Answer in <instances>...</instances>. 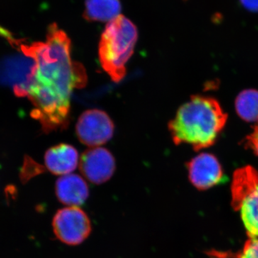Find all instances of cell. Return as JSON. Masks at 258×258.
<instances>
[{
  "instance_id": "1",
  "label": "cell",
  "mask_w": 258,
  "mask_h": 258,
  "mask_svg": "<svg viewBox=\"0 0 258 258\" xmlns=\"http://www.w3.org/2000/svg\"><path fill=\"white\" fill-rule=\"evenodd\" d=\"M18 46L34 60L25 93L34 106L32 116L45 132L64 129L69 124L73 91L87 82L82 64L72 60L71 40L53 23L47 28L46 41Z\"/></svg>"
},
{
  "instance_id": "2",
  "label": "cell",
  "mask_w": 258,
  "mask_h": 258,
  "mask_svg": "<svg viewBox=\"0 0 258 258\" xmlns=\"http://www.w3.org/2000/svg\"><path fill=\"white\" fill-rule=\"evenodd\" d=\"M219 102L211 97L194 96L180 107L169 123L173 142L187 144L195 151L211 147L227 123Z\"/></svg>"
},
{
  "instance_id": "3",
  "label": "cell",
  "mask_w": 258,
  "mask_h": 258,
  "mask_svg": "<svg viewBox=\"0 0 258 258\" xmlns=\"http://www.w3.org/2000/svg\"><path fill=\"white\" fill-rule=\"evenodd\" d=\"M137 40V27L123 15L107 24L100 40L98 56L102 68L114 82L124 79L125 64L133 55Z\"/></svg>"
},
{
  "instance_id": "4",
  "label": "cell",
  "mask_w": 258,
  "mask_h": 258,
  "mask_svg": "<svg viewBox=\"0 0 258 258\" xmlns=\"http://www.w3.org/2000/svg\"><path fill=\"white\" fill-rule=\"evenodd\" d=\"M231 193L232 208L240 212L249 237H258V171L250 166L237 169Z\"/></svg>"
},
{
  "instance_id": "5",
  "label": "cell",
  "mask_w": 258,
  "mask_h": 258,
  "mask_svg": "<svg viewBox=\"0 0 258 258\" xmlns=\"http://www.w3.org/2000/svg\"><path fill=\"white\" fill-rule=\"evenodd\" d=\"M52 225L55 237L71 246L82 244L92 231L89 217L80 207H66L57 210Z\"/></svg>"
},
{
  "instance_id": "6",
  "label": "cell",
  "mask_w": 258,
  "mask_h": 258,
  "mask_svg": "<svg viewBox=\"0 0 258 258\" xmlns=\"http://www.w3.org/2000/svg\"><path fill=\"white\" fill-rule=\"evenodd\" d=\"M114 125L106 112L98 109L83 112L76 124L80 142L90 147H98L111 140Z\"/></svg>"
},
{
  "instance_id": "7",
  "label": "cell",
  "mask_w": 258,
  "mask_h": 258,
  "mask_svg": "<svg viewBox=\"0 0 258 258\" xmlns=\"http://www.w3.org/2000/svg\"><path fill=\"white\" fill-rule=\"evenodd\" d=\"M79 168L83 176L90 182L102 184L111 179L114 174L115 159L108 149L93 148L83 153Z\"/></svg>"
},
{
  "instance_id": "8",
  "label": "cell",
  "mask_w": 258,
  "mask_h": 258,
  "mask_svg": "<svg viewBox=\"0 0 258 258\" xmlns=\"http://www.w3.org/2000/svg\"><path fill=\"white\" fill-rule=\"evenodd\" d=\"M191 184L200 190L209 189L223 182L225 177L220 161L213 154L203 153L187 164Z\"/></svg>"
},
{
  "instance_id": "9",
  "label": "cell",
  "mask_w": 258,
  "mask_h": 258,
  "mask_svg": "<svg viewBox=\"0 0 258 258\" xmlns=\"http://www.w3.org/2000/svg\"><path fill=\"white\" fill-rule=\"evenodd\" d=\"M33 66L34 60L26 55L5 59L0 62V83L13 86L16 96L25 97Z\"/></svg>"
},
{
  "instance_id": "10",
  "label": "cell",
  "mask_w": 258,
  "mask_h": 258,
  "mask_svg": "<svg viewBox=\"0 0 258 258\" xmlns=\"http://www.w3.org/2000/svg\"><path fill=\"white\" fill-rule=\"evenodd\" d=\"M57 200L67 207H80L89 197V187L86 181L78 174L60 176L55 183Z\"/></svg>"
},
{
  "instance_id": "11",
  "label": "cell",
  "mask_w": 258,
  "mask_h": 258,
  "mask_svg": "<svg viewBox=\"0 0 258 258\" xmlns=\"http://www.w3.org/2000/svg\"><path fill=\"white\" fill-rule=\"evenodd\" d=\"M47 170L61 176L71 174L79 165V153L69 144H60L50 148L45 155Z\"/></svg>"
},
{
  "instance_id": "12",
  "label": "cell",
  "mask_w": 258,
  "mask_h": 258,
  "mask_svg": "<svg viewBox=\"0 0 258 258\" xmlns=\"http://www.w3.org/2000/svg\"><path fill=\"white\" fill-rule=\"evenodd\" d=\"M119 0H86L84 18L91 22H110L119 16Z\"/></svg>"
},
{
  "instance_id": "13",
  "label": "cell",
  "mask_w": 258,
  "mask_h": 258,
  "mask_svg": "<svg viewBox=\"0 0 258 258\" xmlns=\"http://www.w3.org/2000/svg\"><path fill=\"white\" fill-rule=\"evenodd\" d=\"M235 110L242 120L258 122V91L247 89L240 93L236 98Z\"/></svg>"
},
{
  "instance_id": "14",
  "label": "cell",
  "mask_w": 258,
  "mask_h": 258,
  "mask_svg": "<svg viewBox=\"0 0 258 258\" xmlns=\"http://www.w3.org/2000/svg\"><path fill=\"white\" fill-rule=\"evenodd\" d=\"M235 258H258V237H249L240 253Z\"/></svg>"
},
{
  "instance_id": "15",
  "label": "cell",
  "mask_w": 258,
  "mask_h": 258,
  "mask_svg": "<svg viewBox=\"0 0 258 258\" xmlns=\"http://www.w3.org/2000/svg\"><path fill=\"white\" fill-rule=\"evenodd\" d=\"M245 144L258 157V124L254 127L253 132L247 136Z\"/></svg>"
},
{
  "instance_id": "16",
  "label": "cell",
  "mask_w": 258,
  "mask_h": 258,
  "mask_svg": "<svg viewBox=\"0 0 258 258\" xmlns=\"http://www.w3.org/2000/svg\"><path fill=\"white\" fill-rule=\"evenodd\" d=\"M241 5L251 12H258V0H240Z\"/></svg>"
},
{
  "instance_id": "17",
  "label": "cell",
  "mask_w": 258,
  "mask_h": 258,
  "mask_svg": "<svg viewBox=\"0 0 258 258\" xmlns=\"http://www.w3.org/2000/svg\"><path fill=\"white\" fill-rule=\"evenodd\" d=\"M0 35H1L2 37H4L5 38H6L7 40L11 42V43L15 44L17 41H18V40H15L10 32L5 30V28H2L1 26H0Z\"/></svg>"
}]
</instances>
